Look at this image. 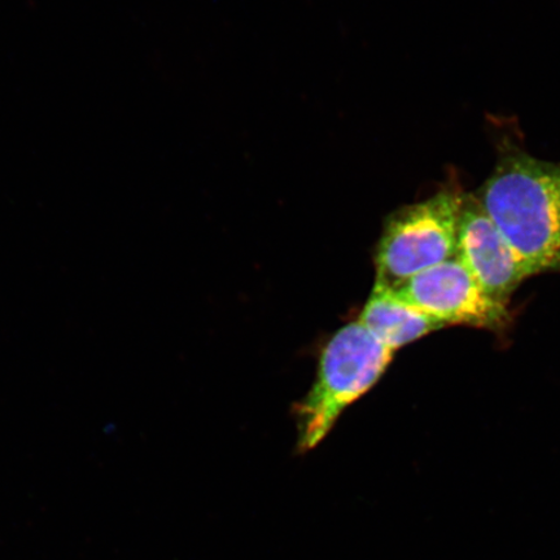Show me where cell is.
Listing matches in <instances>:
<instances>
[{"label": "cell", "instance_id": "8992f818", "mask_svg": "<svg viewBox=\"0 0 560 560\" xmlns=\"http://www.w3.org/2000/svg\"><path fill=\"white\" fill-rule=\"evenodd\" d=\"M359 322L394 352L445 328L431 315L406 303L394 290L380 284L374 285Z\"/></svg>", "mask_w": 560, "mask_h": 560}, {"label": "cell", "instance_id": "7a4b0ae2", "mask_svg": "<svg viewBox=\"0 0 560 560\" xmlns=\"http://www.w3.org/2000/svg\"><path fill=\"white\" fill-rule=\"evenodd\" d=\"M395 352L359 320L336 332L326 346L313 388L298 406V451L314 450L350 404L381 380Z\"/></svg>", "mask_w": 560, "mask_h": 560}, {"label": "cell", "instance_id": "6da1fadb", "mask_svg": "<svg viewBox=\"0 0 560 560\" xmlns=\"http://www.w3.org/2000/svg\"><path fill=\"white\" fill-rule=\"evenodd\" d=\"M475 196L530 277L560 272V163L505 145Z\"/></svg>", "mask_w": 560, "mask_h": 560}, {"label": "cell", "instance_id": "277c9868", "mask_svg": "<svg viewBox=\"0 0 560 560\" xmlns=\"http://www.w3.org/2000/svg\"><path fill=\"white\" fill-rule=\"evenodd\" d=\"M394 291L445 327L501 332L511 322L508 305L490 298L458 257L420 272Z\"/></svg>", "mask_w": 560, "mask_h": 560}, {"label": "cell", "instance_id": "3957f363", "mask_svg": "<svg viewBox=\"0 0 560 560\" xmlns=\"http://www.w3.org/2000/svg\"><path fill=\"white\" fill-rule=\"evenodd\" d=\"M465 195L458 185L450 184L389 215L377 243L375 284L394 290L455 257Z\"/></svg>", "mask_w": 560, "mask_h": 560}, {"label": "cell", "instance_id": "5b68a950", "mask_svg": "<svg viewBox=\"0 0 560 560\" xmlns=\"http://www.w3.org/2000/svg\"><path fill=\"white\" fill-rule=\"evenodd\" d=\"M490 298L509 305L529 271L478 198L466 194L462 205L457 255Z\"/></svg>", "mask_w": 560, "mask_h": 560}]
</instances>
